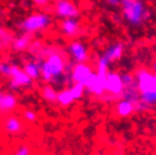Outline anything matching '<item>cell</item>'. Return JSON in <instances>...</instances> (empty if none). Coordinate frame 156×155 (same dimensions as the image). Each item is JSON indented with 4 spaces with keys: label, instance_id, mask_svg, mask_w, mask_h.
<instances>
[{
    "label": "cell",
    "instance_id": "6da1fadb",
    "mask_svg": "<svg viewBox=\"0 0 156 155\" xmlns=\"http://www.w3.org/2000/svg\"><path fill=\"white\" fill-rule=\"evenodd\" d=\"M44 60L41 62V78L43 82L58 84L68 72L66 53L58 46H44Z\"/></svg>",
    "mask_w": 156,
    "mask_h": 155
},
{
    "label": "cell",
    "instance_id": "ac0fdd59",
    "mask_svg": "<svg viewBox=\"0 0 156 155\" xmlns=\"http://www.w3.org/2000/svg\"><path fill=\"white\" fill-rule=\"evenodd\" d=\"M41 95L42 97V99L44 101H46L48 103L54 104V103H57V97H58V92L55 91V87L50 85H44L41 90Z\"/></svg>",
    "mask_w": 156,
    "mask_h": 155
},
{
    "label": "cell",
    "instance_id": "d4e9b609",
    "mask_svg": "<svg viewBox=\"0 0 156 155\" xmlns=\"http://www.w3.org/2000/svg\"><path fill=\"white\" fill-rule=\"evenodd\" d=\"M31 148L26 144H21L14 151V155H30Z\"/></svg>",
    "mask_w": 156,
    "mask_h": 155
},
{
    "label": "cell",
    "instance_id": "7402d4cb",
    "mask_svg": "<svg viewBox=\"0 0 156 155\" xmlns=\"http://www.w3.org/2000/svg\"><path fill=\"white\" fill-rule=\"evenodd\" d=\"M121 75V80L123 82L124 87L127 86H131L136 85V79H135V75H133L129 72H125V73H122Z\"/></svg>",
    "mask_w": 156,
    "mask_h": 155
},
{
    "label": "cell",
    "instance_id": "2e32d148",
    "mask_svg": "<svg viewBox=\"0 0 156 155\" xmlns=\"http://www.w3.org/2000/svg\"><path fill=\"white\" fill-rule=\"evenodd\" d=\"M41 60H29L26 62L23 66V70L25 71V72L33 80L41 78Z\"/></svg>",
    "mask_w": 156,
    "mask_h": 155
},
{
    "label": "cell",
    "instance_id": "9c48e42d",
    "mask_svg": "<svg viewBox=\"0 0 156 155\" xmlns=\"http://www.w3.org/2000/svg\"><path fill=\"white\" fill-rule=\"evenodd\" d=\"M61 34L67 39H75L82 33V26L78 18L62 19L59 24Z\"/></svg>",
    "mask_w": 156,
    "mask_h": 155
},
{
    "label": "cell",
    "instance_id": "d6986e66",
    "mask_svg": "<svg viewBox=\"0 0 156 155\" xmlns=\"http://www.w3.org/2000/svg\"><path fill=\"white\" fill-rule=\"evenodd\" d=\"M13 41L12 35L9 30L0 26V50L7 48L8 46L12 45Z\"/></svg>",
    "mask_w": 156,
    "mask_h": 155
},
{
    "label": "cell",
    "instance_id": "484cf974",
    "mask_svg": "<svg viewBox=\"0 0 156 155\" xmlns=\"http://www.w3.org/2000/svg\"><path fill=\"white\" fill-rule=\"evenodd\" d=\"M105 3L111 8L120 7V0H104Z\"/></svg>",
    "mask_w": 156,
    "mask_h": 155
},
{
    "label": "cell",
    "instance_id": "ba28073f",
    "mask_svg": "<svg viewBox=\"0 0 156 155\" xmlns=\"http://www.w3.org/2000/svg\"><path fill=\"white\" fill-rule=\"evenodd\" d=\"M67 53L75 63L87 62L90 59V52L87 46L83 41L78 40H73L69 43Z\"/></svg>",
    "mask_w": 156,
    "mask_h": 155
},
{
    "label": "cell",
    "instance_id": "cb8c5ba5",
    "mask_svg": "<svg viewBox=\"0 0 156 155\" xmlns=\"http://www.w3.org/2000/svg\"><path fill=\"white\" fill-rule=\"evenodd\" d=\"M23 118L28 122H35L38 119V116L35 111H33L31 109H26L23 112Z\"/></svg>",
    "mask_w": 156,
    "mask_h": 155
},
{
    "label": "cell",
    "instance_id": "7a4b0ae2",
    "mask_svg": "<svg viewBox=\"0 0 156 155\" xmlns=\"http://www.w3.org/2000/svg\"><path fill=\"white\" fill-rule=\"evenodd\" d=\"M135 79L139 92V102L148 109L156 106V73L152 70L141 68L136 71Z\"/></svg>",
    "mask_w": 156,
    "mask_h": 155
},
{
    "label": "cell",
    "instance_id": "603a6c76",
    "mask_svg": "<svg viewBox=\"0 0 156 155\" xmlns=\"http://www.w3.org/2000/svg\"><path fill=\"white\" fill-rule=\"evenodd\" d=\"M12 64H9L6 61L0 62V75L6 77V78H9L10 70H12Z\"/></svg>",
    "mask_w": 156,
    "mask_h": 155
},
{
    "label": "cell",
    "instance_id": "ffe728a7",
    "mask_svg": "<svg viewBox=\"0 0 156 155\" xmlns=\"http://www.w3.org/2000/svg\"><path fill=\"white\" fill-rule=\"evenodd\" d=\"M70 90L74 98V100H79L83 97L85 91H86V87L83 84L81 83H73L72 86L70 87Z\"/></svg>",
    "mask_w": 156,
    "mask_h": 155
},
{
    "label": "cell",
    "instance_id": "3957f363",
    "mask_svg": "<svg viewBox=\"0 0 156 155\" xmlns=\"http://www.w3.org/2000/svg\"><path fill=\"white\" fill-rule=\"evenodd\" d=\"M122 15L133 27H139L151 17V12L143 0H120Z\"/></svg>",
    "mask_w": 156,
    "mask_h": 155
},
{
    "label": "cell",
    "instance_id": "277c9868",
    "mask_svg": "<svg viewBox=\"0 0 156 155\" xmlns=\"http://www.w3.org/2000/svg\"><path fill=\"white\" fill-rule=\"evenodd\" d=\"M52 24V18L48 13L36 12L23 19L19 24V28L23 33L34 34L47 29Z\"/></svg>",
    "mask_w": 156,
    "mask_h": 155
},
{
    "label": "cell",
    "instance_id": "e0dca14e",
    "mask_svg": "<svg viewBox=\"0 0 156 155\" xmlns=\"http://www.w3.org/2000/svg\"><path fill=\"white\" fill-rule=\"evenodd\" d=\"M75 101L70 88H64V90H60L59 92H58V97H57V103L63 106H69L71 105L73 102Z\"/></svg>",
    "mask_w": 156,
    "mask_h": 155
},
{
    "label": "cell",
    "instance_id": "30bf717a",
    "mask_svg": "<svg viewBox=\"0 0 156 155\" xmlns=\"http://www.w3.org/2000/svg\"><path fill=\"white\" fill-rule=\"evenodd\" d=\"M94 70L87 62H80L73 65L70 72V78L73 83H81L85 85Z\"/></svg>",
    "mask_w": 156,
    "mask_h": 155
},
{
    "label": "cell",
    "instance_id": "5b68a950",
    "mask_svg": "<svg viewBox=\"0 0 156 155\" xmlns=\"http://www.w3.org/2000/svg\"><path fill=\"white\" fill-rule=\"evenodd\" d=\"M53 13L61 20L79 18L80 10L73 0H54Z\"/></svg>",
    "mask_w": 156,
    "mask_h": 155
},
{
    "label": "cell",
    "instance_id": "44dd1931",
    "mask_svg": "<svg viewBox=\"0 0 156 155\" xmlns=\"http://www.w3.org/2000/svg\"><path fill=\"white\" fill-rule=\"evenodd\" d=\"M42 47H43V45H42V42L41 41H32L27 51L29 53H31L32 55H34V56L38 57V55L41 51Z\"/></svg>",
    "mask_w": 156,
    "mask_h": 155
},
{
    "label": "cell",
    "instance_id": "9a60e30c",
    "mask_svg": "<svg viewBox=\"0 0 156 155\" xmlns=\"http://www.w3.org/2000/svg\"><path fill=\"white\" fill-rule=\"evenodd\" d=\"M33 41L32 34L28 33H23L17 38H14L12 43V47L16 52H23L28 49L30 43Z\"/></svg>",
    "mask_w": 156,
    "mask_h": 155
},
{
    "label": "cell",
    "instance_id": "8fae6325",
    "mask_svg": "<svg viewBox=\"0 0 156 155\" xmlns=\"http://www.w3.org/2000/svg\"><path fill=\"white\" fill-rule=\"evenodd\" d=\"M18 106V99L12 92L0 91V114L8 115Z\"/></svg>",
    "mask_w": 156,
    "mask_h": 155
},
{
    "label": "cell",
    "instance_id": "7c38bea8",
    "mask_svg": "<svg viewBox=\"0 0 156 155\" xmlns=\"http://www.w3.org/2000/svg\"><path fill=\"white\" fill-rule=\"evenodd\" d=\"M5 132L9 136H18L24 132V123L22 119L14 115L8 116L3 123Z\"/></svg>",
    "mask_w": 156,
    "mask_h": 155
},
{
    "label": "cell",
    "instance_id": "52a82bcc",
    "mask_svg": "<svg viewBox=\"0 0 156 155\" xmlns=\"http://www.w3.org/2000/svg\"><path fill=\"white\" fill-rule=\"evenodd\" d=\"M105 93L108 95V101L121 97L124 90V85L121 80V75L116 72H108L105 85Z\"/></svg>",
    "mask_w": 156,
    "mask_h": 155
},
{
    "label": "cell",
    "instance_id": "8992f818",
    "mask_svg": "<svg viewBox=\"0 0 156 155\" xmlns=\"http://www.w3.org/2000/svg\"><path fill=\"white\" fill-rule=\"evenodd\" d=\"M9 78V87L12 90H18L20 88L30 87L33 84V81H34L25 72L23 69L20 68L16 64L12 65V70H10Z\"/></svg>",
    "mask_w": 156,
    "mask_h": 155
},
{
    "label": "cell",
    "instance_id": "83f0119b",
    "mask_svg": "<svg viewBox=\"0 0 156 155\" xmlns=\"http://www.w3.org/2000/svg\"><path fill=\"white\" fill-rule=\"evenodd\" d=\"M148 1H151V2H152V1H155V0H148Z\"/></svg>",
    "mask_w": 156,
    "mask_h": 155
},
{
    "label": "cell",
    "instance_id": "4fadbf2b",
    "mask_svg": "<svg viewBox=\"0 0 156 155\" xmlns=\"http://www.w3.org/2000/svg\"><path fill=\"white\" fill-rule=\"evenodd\" d=\"M124 48L125 47L123 43L120 41H116L109 44L102 55L111 64L119 60L122 58L124 53Z\"/></svg>",
    "mask_w": 156,
    "mask_h": 155
},
{
    "label": "cell",
    "instance_id": "4316f807",
    "mask_svg": "<svg viewBox=\"0 0 156 155\" xmlns=\"http://www.w3.org/2000/svg\"><path fill=\"white\" fill-rule=\"evenodd\" d=\"M32 2L34 3L36 6L42 8V7H45L49 4L50 0H32Z\"/></svg>",
    "mask_w": 156,
    "mask_h": 155
},
{
    "label": "cell",
    "instance_id": "5bb4252c",
    "mask_svg": "<svg viewBox=\"0 0 156 155\" xmlns=\"http://www.w3.org/2000/svg\"><path fill=\"white\" fill-rule=\"evenodd\" d=\"M136 111V104L129 101V100L121 98V100L116 104V113L119 117L126 118L131 116Z\"/></svg>",
    "mask_w": 156,
    "mask_h": 155
}]
</instances>
